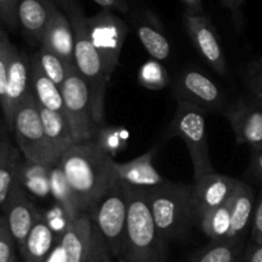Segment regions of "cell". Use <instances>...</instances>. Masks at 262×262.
<instances>
[{"mask_svg": "<svg viewBox=\"0 0 262 262\" xmlns=\"http://www.w3.org/2000/svg\"><path fill=\"white\" fill-rule=\"evenodd\" d=\"M128 132L120 127H104L100 129L95 142L106 154L115 158L118 152L124 150L127 146Z\"/></svg>", "mask_w": 262, "mask_h": 262, "instance_id": "1f68e13d", "label": "cell"}, {"mask_svg": "<svg viewBox=\"0 0 262 262\" xmlns=\"http://www.w3.org/2000/svg\"><path fill=\"white\" fill-rule=\"evenodd\" d=\"M148 207L160 237L166 243L183 238L199 222L192 184L169 182L145 189Z\"/></svg>", "mask_w": 262, "mask_h": 262, "instance_id": "7a4b0ae2", "label": "cell"}, {"mask_svg": "<svg viewBox=\"0 0 262 262\" xmlns=\"http://www.w3.org/2000/svg\"><path fill=\"white\" fill-rule=\"evenodd\" d=\"M41 214L42 212L33 205L27 192L18 184L3 207V215L19 251Z\"/></svg>", "mask_w": 262, "mask_h": 262, "instance_id": "9a60e30c", "label": "cell"}, {"mask_svg": "<svg viewBox=\"0 0 262 262\" xmlns=\"http://www.w3.org/2000/svg\"><path fill=\"white\" fill-rule=\"evenodd\" d=\"M247 262H262V243L260 246H255Z\"/></svg>", "mask_w": 262, "mask_h": 262, "instance_id": "7bdbcfd3", "label": "cell"}, {"mask_svg": "<svg viewBox=\"0 0 262 262\" xmlns=\"http://www.w3.org/2000/svg\"><path fill=\"white\" fill-rule=\"evenodd\" d=\"M87 28L92 45L104 64L105 73L112 81L113 74L119 66L120 54L128 33L127 25L114 12L101 9L92 17H87Z\"/></svg>", "mask_w": 262, "mask_h": 262, "instance_id": "9c48e42d", "label": "cell"}, {"mask_svg": "<svg viewBox=\"0 0 262 262\" xmlns=\"http://www.w3.org/2000/svg\"><path fill=\"white\" fill-rule=\"evenodd\" d=\"M12 262H18V258H17V257H15V258H14V260H13Z\"/></svg>", "mask_w": 262, "mask_h": 262, "instance_id": "c3c4849f", "label": "cell"}, {"mask_svg": "<svg viewBox=\"0 0 262 262\" xmlns=\"http://www.w3.org/2000/svg\"><path fill=\"white\" fill-rule=\"evenodd\" d=\"M155 154V148H151L147 152L130 161H115V170L120 183L140 189L155 188L165 183L166 179L156 170L154 165Z\"/></svg>", "mask_w": 262, "mask_h": 262, "instance_id": "ac0fdd59", "label": "cell"}, {"mask_svg": "<svg viewBox=\"0 0 262 262\" xmlns=\"http://www.w3.org/2000/svg\"><path fill=\"white\" fill-rule=\"evenodd\" d=\"M13 46H14V43L10 41L7 30L0 25V106H3L5 101L8 71H9V61Z\"/></svg>", "mask_w": 262, "mask_h": 262, "instance_id": "d6a6232c", "label": "cell"}, {"mask_svg": "<svg viewBox=\"0 0 262 262\" xmlns=\"http://www.w3.org/2000/svg\"><path fill=\"white\" fill-rule=\"evenodd\" d=\"M96 229V228H95ZM83 262H113V256L107 248L106 243L104 242L100 233L95 232L94 242H92L91 248H90L89 255L86 256Z\"/></svg>", "mask_w": 262, "mask_h": 262, "instance_id": "8d00e7d4", "label": "cell"}, {"mask_svg": "<svg viewBox=\"0 0 262 262\" xmlns=\"http://www.w3.org/2000/svg\"><path fill=\"white\" fill-rule=\"evenodd\" d=\"M58 164L71 184L79 212H89L119 183L114 158L95 141L72 145Z\"/></svg>", "mask_w": 262, "mask_h": 262, "instance_id": "6da1fadb", "label": "cell"}, {"mask_svg": "<svg viewBox=\"0 0 262 262\" xmlns=\"http://www.w3.org/2000/svg\"><path fill=\"white\" fill-rule=\"evenodd\" d=\"M238 145L262 146V105L255 100H237L223 112Z\"/></svg>", "mask_w": 262, "mask_h": 262, "instance_id": "7c38bea8", "label": "cell"}, {"mask_svg": "<svg viewBox=\"0 0 262 262\" xmlns=\"http://www.w3.org/2000/svg\"><path fill=\"white\" fill-rule=\"evenodd\" d=\"M174 96L178 102L194 105L206 113H219L225 109V97L219 86L196 69L179 73L174 83Z\"/></svg>", "mask_w": 262, "mask_h": 262, "instance_id": "30bf717a", "label": "cell"}, {"mask_svg": "<svg viewBox=\"0 0 262 262\" xmlns=\"http://www.w3.org/2000/svg\"><path fill=\"white\" fill-rule=\"evenodd\" d=\"M200 225L204 234L211 242L228 241L230 233V209L229 204L206 212L200 219Z\"/></svg>", "mask_w": 262, "mask_h": 262, "instance_id": "f1b7e54d", "label": "cell"}, {"mask_svg": "<svg viewBox=\"0 0 262 262\" xmlns=\"http://www.w3.org/2000/svg\"><path fill=\"white\" fill-rule=\"evenodd\" d=\"M15 241L4 215H0V262H12L15 256Z\"/></svg>", "mask_w": 262, "mask_h": 262, "instance_id": "836d02e7", "label": "cell"}, {"mask_svg": "<svg viewBox=\"0 0 262 262\" xmlns=\"http://www.w3.org/2000/svg\"><path fill=\"white\" fill-rule=\"evenodd\" d=\"M30 89L38 106L66 117L60 87L43 73L35 54L30 56Z\"/></svg>", "mask_w": 262, "mask_h": 262, "instance_id": "7402d4cb", "label": "cell"}, {"mask_svg": "<svg viewBox=\"0 0 262 262\" xmlns=\"http://www.w3.org/2000/svg\"><path fill=\"white\" fill-rule=\"evenodd\" d=\"M222 5L224 8H227L228 10H230L233 17V22H234L235 27L239 30L242 27L243 18H242V8L245 4V0H220Z\"/></svg>", "mask_w": 262, "mask_h": 262, "instance_id": "ab89813d", "label": "cell"}, {"mask_svg": "<svg viewBox=\"0 0 262 262\" xmlns=\"http://www.w3.org/2000/svg\"><path fill=\"white\" fill-rule=\"evenodd\" d=\"M60 91L64 114L76 142L83 143L96 140L101 127L95 120L89 87L74 66L67 68V76Z\"/></svg>", "mask_w": 262, "mask_h": 262, "instance_id": "8992f818", "label": "cell"}, {"mask_svg": "<svg viewBox=\"0 0 262 262\" xmlns=\"http://www.w3.org/2000/svg\"><path fill=\"white\" fill-rule=\"evenodd\" d=\"M0 23L5 30L15 31L18 25V0H0Z\"/></svg>", "mask_w": 262, "mask_h": 262, "instance_id": "d590c367", "label": "cell"}, {"mask_svg": "<svg viewBox=\"0 0 262 262\" xmlns=\"http://www.w3.org/2000/svg\"><path fill=\"white\" fill-rule=\"evenodd\" d=\"M243 241H219L211 242L193 253L189 262H241Z\"/></svg>", "mask_w": 262, "mask_h": 262, "instance_id": "4316f807", "label": "cell"}, {"mask_svg": "<svg viewBox=\"0 0 262 262\" xmlns=\"http://www.w3.org/2000/svg\"><path fill=\"white\" fill-rule=\"evenodd\" d=\"M7 128V125H5V122H4V117H3V110H2V106H0V130H3V128Z\"/></svg>", "mask_w": 262, "mask_h": 262, "instance_id": "f6af8a7d", "label": "cell"}, {"mask_svg": "<svg viewBox=\"0 0 262 262\" xmlns=\"http://www.w3.org/2000/svg\"><path fill=\"white\" fill-rule=\"evenodd\" d=\"M95 232V225L87 212L69 220L59 238L64 262H83L94 242Z\"/></svg>", "mask_w": 262, "mask_h": 262, "instance_id": "2e32d148", "label": "cell"}, {"mask_svg": "<svg viewBox=\"0 0 262 262\" xmlns=\"http://www.w3.org/2000/svg\"><path fill=\"white\" fill-rule=\"evenodd\" d=\"M252 229H251V239L253 245L260 246L262 243V191L255 206L252 217Z\"/></svg>", "mask_w": 262, "mask_h": 262, "instance_id": "74e56055", "label": "cell"}, {"mask_svg": "<svg viewBox=\"0 0 262 262\" xmlns=\"http://www.w3.org/2000/svg\"><path fill=\"white\" fill-rule=\"evenodd\" d=\"M183 20L192 43L204 60L217 73L227 74L228 61L224 48L210 18L205 14L193 15L184 13Z\"/></svg>", "mask_w": 262, "mask_h": 262, "instance_id": "8fae6325", "label": "cell"}, {"mask_svg": "<svg viewBox=\"0 0 262 262\" xmlns=\"http://www.w3.org/2000/svg\"><path fill=\"white\" fill-rule=\"evenodd\" d=\"M137 78L141 86L151 91H160L170 82L166 68L155 59H150L140 67Z\"/></svg>", "mask_w": 262, "mask_h": 262, "instance_id": "f546056e", "label": "cell"}, {"mask_svg": "<svg viewBox=\"0 0 262 262\" xmlns=\"http://www.w3.org/2000/svg\"><path fill=\"white\" fill-rule=\"evenodd\" d=\"M186 7V13L188 14H204V4L202 0H182Z\"/></svg>", "mask_w": 262, "mask_h": 262, "instance_id": "b9f144b4", "label": "cell"}, {"mask_svg": "<svg viewBox=\"0 0 262 262\" xmlns=\"http://www.w3.org/2000/svg\"><path fill=\"white\" fill-rule=\"evenodd\" d=\"M230 233L228 241H242L248 225L252 224L255 211V193L245 182L239 181L229 200Z\"/></svg>", "mask_w": 262, "mask_h": 262, "instance_id": "44dd1931", "label": "cell"}, {"mask_svg": "<svg viewBox=\"0 0 262 262\" xmlns=\"http://www.w3.org/2000/svg\"><path fill=\"white\" fill-rule=\"evenodd\" d=\"M97 5L101 7V9L112 10V12H119L125 14L129 10L127 0H94Z\"/></svg>", "mask_w": 262, "mask_h": 262, "instance_id": "60d3db41", "label": "cell"}, {"mask_svg": "<svg viewBox=\"0 0 262 262\" xmlns=\"http://www.w3.org/2000/svg\"><path fill=\"white\" fill-rule=\"evenodd\" d=\"M87 214L106 243L113 258L119 260L127 229V187L119 182L114 188L105 193Z\"/></svg>", "mask_w": 262, "mask_h": 262, "instance_id": "52a82bcc", "label": "cell"}, {"mask_svg": "<svg viewBox=\"0 0 262 262\" xmlns=\"http://www.w3.org/2000/svg\"><path fill=\"white\" fill-rule=\"evenodd\" d=\"M36 59H37L38 64H40L41 69L43 73L56 84L60 87L63 84L64 79L67 76V68L68 67L64 64V61L59 58L56 54L53 51L48 50V49L40 46L38 50L35 53Z\"/></svg>", "mask_w": 262, "mask_h": 262, "instance_id": "4dcf8cb0", "label": "cell"}, {"mask_svg": "<svg viewBox=\"0 0 262 262\" xmlns=\"http://www.w3.org/2000/svg\"><path fill=\"white\" fill-rule=\"evenodd\" d=\"M50 196L58 204L59 209L63 211L68 220L81 214L77 209L71 184L59 164L51 166L50 169Z\"/></svg>", "mask_w": 262, "mask_h": 262, "instance_id": "484cf974", "label": "cell"}, {"mask_svg": "<svg viewBox=\"0 0 262 262\" xmlns=\"http://www.w3.org/2000/svg\"><path fill=\"white\" fill-rule=\"evenodd\" d=\"M38 107H40V115L41 120H42L46 142L50 148L54 161H55V164H58L64 152L77 142L72 135L71 127H69L64 115L46 110L41 106Z\"/></svg>", "mask_w": 262, "mask_h": 262, "instance_id": "603a6c76", "label": "cell"}, {"mask_svg": "<svg viewBox=\"0 0 262 262\" xmlns=\"http://www.w3.org/2000/svg\"><path fill=\"white\" fill-rule=\"evenodd\" d=\"M42 48L53 51L67 67L74 66V32L66 13L56 7L43 35Z\"/></svg>", "mask_w": 262, "mask_h": 262, "instance_id": "d6986e66", "label": "cell"}, {"mask_svg": "<svg viewBox=\"0 0 262 262\" xmlns=\"http://www.w3.org/2000/svg\"><path fill=\"white\" fill-rule=\"evenodd\" d=\"M55 241V230L49 224L45 214H41L19 251L23 262H48Z\"/></svg>", "mask_w": 262, "mask_h": 262, "instance_id": "cb8c5ba5", "label": "cell"}, {"mask_svg": "<svg viewBox=\"0 0 262 262\" xmlns=\"http://www.w3.org/2000/svg\"><path fill=\"white\" fill-rule=\"evenodd\" d=\"M30 94V56L26 55L14 45L10 55L9 71H8L5 101L2 106L5 125L10 132H12L15 110Z\"/></svg>", "mask_w": 262, "mask_h": 262, "instance_id": "4fadbf2b", "label": "cell"}, {"mask_svg": "<svg viewBox=\"0 0 262 262\" xmlns=\"http://www.w3.org/2000/svg\"><path fill=\"white\" fill-rule=\"evenodd\" d=\"M205 113L194 105L178 102L173 120L166 129V138L179 137L186 143L193 168V181L215 171L210 159Z\"/></svg>", "mask_w": 262, "mask_h": 262, "instance_id": "5b68a950", "label": "cell"}, {"mask_svg": "<svg viewBox=\"0 0 262 262\" xmlns=\"http://www.w3.org/2000/svg\"><path fill=\"white\" fill-rule=\"evenodd\" d=\"M12 132L15 136L18 150L26 161L46 166L56 165L46 142L40 107L32 94L28 95L15 110Z\"/></svg>", "mask_w": 262, "mask_h": 262, "instance_id": "ba28073f", "label": "cell"}, {"mask_svg": "<svg viewBox=\"0 0 262 262\" xmlns=\"http://www.w3.org/2000/svg\"><path fill=\"white\" fill-rule=\"evenodd\" d=\"M53 2L55 3V4L58 5V7L60 8V9L63 10V12H64V9H66V8H67V5H68L69 0H53Z\"/></svg>", "mask_w": 262, "mask_h": 262, "instance_id": "ee69618b", "label": "cell"}, {"mask_svg": "<svg viewBox=\"0 0 262 262\" xmlns=\"http://www.w3.org/2000/svg\"><path fill=\"white\" fill-rule=\"evenodd\" d=\"M238 182V179L217 174L216 171L193 181V201L199 222L206 212L229 202Z\"/></svg>", "mask_w": 262, "mask_h": 262, "instance_id": "5bb4252c", "label": "cell"}, {"mask_svg": "<svg viewBox=\"0 0 262 262\" xmlns=\"http://www.w3.org/2000/svg\"><path fill=\"white\" fill-rule=\"evenodd\" d=\"M5 137L0 141V209L3 210L13 189L19 184V173L25 159Z\"/></svg>", "mask_w": 262, "mask_h": 262, "instance_id": "d4e9b609", "label": "cell"}, {"mask_svg": "<svg viewBox=\"0 0 262 262\" xmlns=\"http://www.w3.org/2000/svg\"><path fill=\"white\" fill-rule=\"evenodd\" d=\"M3 137H4V130H0V141H2Z\"/></svg>", "mask_w": 262, "mask_h": 262, "instance_id": "bcb514c9", "label": "cell"}, {"mask_svg": "<svg viewBox=\"0 0 262 262\" xmlns=\"http://www.w3.org/2000/svg\"><path fill=\"white\" fill-rule=\"evenodd\" d=\"M247 176L253 181L262 184V146L251 148V159L248 165Z\"/></svg>", "mask_w": 262, "mask_h": 262, "instance_id": "f35d334b", "label": "cell"}, {"mask_svg": "<svg viewBox=\"0 0 262 262\" xmlns=\"http://www.w3.org/2000/svg\"><path fill=\"white\" fill-rule=\"evenodd\" d=\"M117 262H127V261H124L123 258H119V260H117Z\"/></svg>", "mask_w": 262, "mask_h": 262, "instance_id": "7dc6e473", "label": "cell"}, {"mask_svg": "<svg viewBox=\"0 0 262 262\" xmlns=\"http://www.w3.org/2000/svg\"><path fill=\"white\" fill-rule=\"evenodd\" d=\"M125 187L128 191V217L120 258L127 262H165L168 243L156 229L145 189Z\"/></svg>", "mask_w": 262, "mask_h": 262, "instance_id": "277c9868", "label": "cell"}, {"mask_svg": "<svg viewBox=\"0 0 262 262\" xmlns=\"http://www.w3.org/2000/svg\"><path fill=\"white\" fill-rule=\"evenodd\" d=\"M136 31L141 43L151 59L158 61L169 59L171 53L170 43L164 33L163 25L154 13L141 10L136 18Z\"/></svg>", "mask_w": 262, "mask_h": 262, "instance_id": "ffe728a7", "label": "cell"}, {"mask_svg": "<svg viewBox=\"0 0 262 262\" xmlns=\"http://www.w3.org/2000/svg\"><path fill=\"white\" fill-rule=\"evenodd\" d=\"M64 13L74 32V67L86 82L91 97L92 110L97 124L105 125V94L110 79L105 73L101 58L92 45L87 28V17L77 0H69Z\"/></svg>", "mask_w": 262, "mask_h": 262, "instance_id": "3957f363", "label": "cell"}, {"mask_svg": "<svg viewBox=\"0 0 262 262\" xmlns=\"http://www.w3.org/2000/svg\"><path fill=\"white\" fill-rule=\"evenodd\" d=\"M246 84L252 94L253 100L262 105V59L248 66L245 76Z\"/></svg>", "mask_w": 262, "mask_h": 262, "instance_id": "e575fe53", "label": "cell"}, {"mask_svg": "<svg viewBox=\"0 0 262 262\" xmlns=\"http://www.w3.org/2000/svg\"><path fill=\"white\" fill-rule=\"evenodd\" d=\"M56 7L53 0H18V25L31 45L40 48Z\"/></svg>", "mask_w": 262, "mask_h": 262, "instance_id": "e0dca14e", "label": "cell"}, {"mask_svg": "<svg viewBox=\"0 0 262 262\" xmlns=\"http://www.w3.org/2000/svg\"><path fill=\"white\" fill-rule=\"evenodd\" d=\"M50 169L51 166L23 161L19 173V186L26 192L37 197L50 194Z\"/></svg>", "mask_w": 262, "mask_h": 262, "instance_id": "83f0119b", "label": "cell"}]
</instances>
